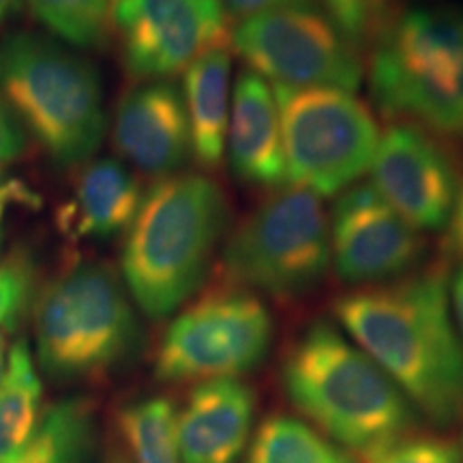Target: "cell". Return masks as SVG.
<instances>
[{"label":"cell","instance_id":"obj_1","mask_svg":"<svg viewBox=\"0 0 463 463\" xmlns=\"http://www.w3.org/2000/svg\"><path fill=\"white\" fill-rule=\"evenodd\" d=\"M337 326L395 382L420 419L463 422V341L442 269L356 288L335 303Z\"/></svg>","mask_w":463,"mask_h":463},{"label":"cell","instance_id":"obj_2","mask_svg":"<svg viewBox=\"0 0 463 463\" xmlns=\"http://www.w3.org/2000/svg\"><path fill=\"white\" fill-rule=\"evenodd\" d=\"M281 386L300 419L364 461L420 422L395 382L326 320L311 322L288 347Z\"/></svg>","mask_w":463,"mask_h":463},{"label":"cell","instance_id":"obj_3","mask_svg":"<svg viewBox=\"0 0 463 463\" xmlns=\"http://www.w3.org/2000/svg\"><path fill=\"white\" fill-rule=\"evenodd\" d=\"M228 219L223 189L204 174H172L153 184L120 256L133 303L155 320L181 309L204 283Z\"/></svg>","mask_w":463,"mask_h":463},{"label":"cell","instance_id":"obj_4","mask_svg":"<svg viewBox=\"0 0 463 463\" xmlns=\"http://www.w3.org/2000/svg\"><path fill=\"white\" fill-rule=\"evenodd\" d=\"M0 97L61 165L90 161L106 137L97 67L42 34L14 33L0 43Z\"/></svg>","mask_w":463,"mask_h":463},{"label":"cell","instance_id":"obj_5","mask_svg":"<svg viewBox=\"0 0 463 463\" xmlns=\"http://www.w3.org/2000/svg\"><path fill=\"white\" fill-rule=\"evenodd\" d=\"M369 89L389 118L463 137V7H416L392 17L373 42Z\"/></svg>","mask_w":463,"mask_h":463},{"label":"cell","instance_id":"obj_6","mask_svg":"<svg viewBox=\"0 0 463 463\" xmlns=\"http://www.w3.org/2000/svg\"><path fill=\"white\" fill-rule=\"evenodd\" d=\"M140 339L136 307L112 266L75 262L39 294L34 344L50 378H103L131 361Z\"/></svg>","mask_w":463,"mask_h":463},{"label":"cell","instance_id":"obj_7","mask_svg":"<svg viewBox=\"0 0 463 463\" xmlns=\"http://www.w3.org/2000/svg\"><path fill=\"white\" fill-rule=\"evenodd\" d=\"M230 286L292 300L320 286L331 269V232L317 195L286 187L249 213L223 245Z\"/></svg>","mask_w":463,"mask_h":463},{"label":"cell","instance_id":"obj_8","mask_svg":"<svg viewBox=\"0 0 463 463\" xmlns=\"http://www.w3.org/2000/svg\"><path fill=\"white\" fill-rule=\"evenodd\" d=\"M288 183L333 198L372 167L380 127L354 92L273 86Z\"/></svg>","mask_w":463,"mask_h":463},{"label":"cell","instance_id":"obj_9","mask_svg":"<svg viewBox=\"0 0 463 463\" xmlns=\"http://www.w3.org/2000/svg\"><path fill=\"white\" fill-rule=\"evenodd\" d=\"M275 324L258 294L236 286L208 289L165 328L155 378L167 384L241 380L269 356Z\"/></svg>","mask_w":463,"mask_h":463},{"label":"cell","instance_id":"obj_10","mask_svg":"<svg viewBox=\"0 0 463 463\" xmlns=\"http://www.w3.org/2000/svg\"><path fill=\"white\" fill-rule=\"evenodd\" d=\"M232 48L249 71L277 86L354 92L363 80L361 50L314 5L245 17L232 31Z\"/></svg>","mask_w":463,"mask_h":463},{"label":"cell","instance_id":"obj_11","mask_svg":"<svg viewBox=\"0 0 463 463\" xmlns=\"http://www.w3.org/2000/svg\"><path fill=\"white\" fill-rule=\"evenodd\" d=\"M112 28L140 82L183 73L230 37L223 0H112Z\"/></svg>","mask_w":463,"mask_h":463},{"label":"cell","instance_id":"obj_12","mask_svg":"<svg viewBox=\"0 0 463 463\" xmlns=\"http://www.w3.org/2000/svg\"><path fill=\"white\" fill-rule=\"evenodd\" d=\"M331 262L347 286L395 281L425 256V239L380 198L372 184H352L333 204Z\"/></svg>","mask_w":463,"mask_h":463},{"label":"cell","instance_id":"obj_13","mask_svg":"<svg viewBox=\"0 0 463 463\" xmlns=\"http://www.w3.org/2000/svg\"><path fill=\"white\" fill-rule=\"evenodd\" d=\"M372 187L416 230L447 228L459 198L449 153L430 131L392 123L380 136L372 161Z\"/></svg>","mask_w":463,"mask_h":463},{"label":"cell","instance_id":"obj_14","mask_svg":"<svg viewBox=\"0 0 463 463\" xmlns=\"http://www.w3.org/2000/svg\"><path fill=\"white\" fill-rule=\"evenodd\" d=\"M116 153L148 176L178 174L191 157V133L181 89L167 80L127 90L114 112Z\"/></svg>","mask_w":463,"mask_h":463},{"label":"cell","instance_id":"obj_15","mask_svg":"<svg viewBox=\"0 0 463 463\" xmlns=\"http://www.w3.org/2000/svg\"><path fill=\"white\" fill-rule=\"evenodd\" d=\"M256 391L242 380L200 382L176 410L183 463H241L256 422Z\"/></svg>","mask_w":463,"mask_h":463},{"label":"cell","instance_id":"obj_16","mask_svg":"<svg viewBox=\"0 0 463 463\" xmlns=\"http://www.w3.org/2000/svg\"><path fill=\"white\" fill-rule=\"evenodd\" d=\"M225 150L232 172L242 184L260 189L288 184L275 90L269 80L253 71H242L232 90Z\"/></svg>","mask_w":463,"mask_h":463},{"label":"cell","instance_id":"obj_17","mask_svg":"<svg viewBox=\"0 0 463 463\" xmlns=\"http://www.w3.org/2000/svg\"><path fill=\"white\" fill-rule=\"evenodd\" d=\"M144 191L136 174L116 159L80 165L71 194L56 211V228L67 241H108L129 225L140 211Z\"/></svg>","mask_w":463,"mask_h":463},{"label":"cell","instance_id":"obj_18","mask_svg":"<svg viewBox=\"0 0 463 463\" xmlns=\"http://www.w3.org/2000/svg\"><path fill=\"white\" fill-rule=\"evenodd\" d=\"M232 58L225 48L202 54L183 71V101L189 120L191 157L204 170L223 164L232 106Z\"/></svg>","mask_w":463,"mask_h":463},{"label":"cell","instance_id":"obj_19","mask_svg":"<svg viewBox=\"0 0 463 463\" xmlns=\"http://www.w3.org/2000/svg\"><path fill=\"white\" fill-rule=\"evenodd\" d=\"M95 438V408L89 399H62L43 410L33 436L0 463H90Z\"/></svg>","mask_w":463,"mask_h":463},{"label":"cell","instance_id":"obj_20","mask_svg":"<svg viewBox=\"0 0 463 463\" xmlns=\"http://www.w3.org/2000/svg\"><path fill=\"white\" fill-rule=\"evenodd\" d=\"M241 463H356V457L300 416L273 414L253 431Z\"/></svg>","mask_w":463,"mask_h":463},{"label":"cell","instance_id":"obj_21","mask_svg":"<svg viewBox=\"0 0 463 463\" xmlns=\"http://www.w3.org/2000/svg\"><path fill=\"white\" fill-rule=\"evenodd\" d=\"M43 384L34 369L31 347L17 341L9 350L7 372L0 380V461L14 455L42 419Z\"/></svg>","mask_w":463,"mask_h":463},{"label":"cell","instance_id":"obj_22","mask_svg":"<svg viewBox=\"0 0 463 463\" xmlns=\"http://www.w3.org/2000/svg\"><path fill=\"white\" fill-rule=\"evenodd\" d=\"M129 463H183L176 436V408L167 397H146L118 414Z\"/></svg>","mask_w":463,"mask_h":463},{"label":"cell","instance_id":"obj_23","mask_svg":"<svg viewBox=\"0 0 463 463\" xmlns=\"http://www.w3.org/2000/svg\"><path fill=\"white\" fill-rule=\"evenodd\" d=\"M45 28L75 48H101L112 31V0H24Z\"/></svg>","mask_w":463,"mask_h":463},{"label":"cell","instance_id":"obj_24","mask_svg":"<svg viewBox=\"0 0 463 463\" xmlns=\"http://www.w3.org/2000/svg\"><path fill=\"white\" fill-rule=\"evenodd\" d=\"M324 14L356 50L373 45L392 20L389 0H322Z\"/></svg>","mask_w":463,"mask_h":463},{"label":"cell","instance_id":"obj_25","mask_svg":"<svg viewBox=\"0 0 463 463\" xmlns=\"http://www.w3.org/2000/svg\"><path fill=\"white\" fill-rule=\"evenodd\" d=\"M367 463H463V459L455 439L436 433H410Z\"/></svg>","mask_w":463,"mask_h":463},{"label":"cell","instance_id":"obj_26","mask_svg":"<svg viewBox=\"0 0 463 463\" xmlns=\"http://www.w3.org/2000/svg\"><path fill=\"white\" fill-rule=\"evenodd\" d=\"M33 264L24 256H11L0 264V331L15 326L33 298Z\"/></svg>","mask_w":463,"mask_h":463},{"label":"cell","instance_id":"obj_27","mask_svg":"<svg viewBox=\"0 0 463 463\" xmlns=\"http://www.w3.org/2000/svg\"><path fill=\"white\" fill-rule=\"evenodd\" d=\"M28 150V136L11 108L0 97V165L14 164Z\"/></svg>","mask_w":463,"mask_h":463},{"label":"cell","instance_id":"obj_28","mask_svg":"<svg viewBox=\"0 0 463 463\" xmlns=\"http://www.w3.org/2000/svg\"><path fill=\"white\" fill-rule=\"evenodd\" d=\"M42 198L37 191H33L24 181L11 176L0 167V223L11 208H39Z\"/></svg>","mask_w":463,"mask_h":463},{"label":"cell","instance_id":"obj_29","mask_svg":"<svg viewBox=\"0 0 463 463\" xmlns=\"http://www.w3.org/2000/svg\"><path fill=\"white\" fill-rule=\"evenodd\" d=\"M309 5H314V0H223L225 11L241 20L258 14H269V11L309 7Z\"/></svg>","mask_w":463,"mask_h":463},{"label":"cell","instance_id":"obj_30","mask_svg":"<svg viewBox=\"0 0 463 463\" xmlns=\"http://www.w3.org/2000/svg\"><path fill=\"white\" fill-rule=\"evenodd\" d=\"M447 228L449 251L463 260V189L459 191V198H457V204L453 208V215H450Z\"/></svg>","mask_w":463,"mask_h":463},{"label":"cell","instance_id":"obj_31","mask_svg":"<svg viewBox=\"0 0 463 463\" xmlns=\"http://www.w3.org/2000/svg\"><path fill=\"white\" fill-rule=\"evenodd\" d=\"M449 297H450V311H453V320L459 337L463 341V262L457 273L453 275V281H449Z\"/></svg>","mask_w":463,"mask_h":463},{"label":"cell","instance_id":"obj_32","mask_svg":"<svg viewBox=\"0 0 463 463\" xmlns=\"http://www.w3.org/2000/svg\"><path fill=\"white\" fill-rule=\"evenodd\" d=\"M22 7V0H0V26L9 22Z\"/></svg>","mask_w":463,"mask_h":463},{"label":"cell","instance_id":"obj_33","mask_svg":"<svg viewBox=\"0 0 463 463\" xmlns=\"http://www.w3.org/2000/svg\"><path fill=\"white\" fill-rule=\"evenodd\" d=\"M9 363V344H7V333L0 331V380H3L5 372H7Z\"/></svg>","mask_w":463,"mask_h":463},{"label":"cell","instance_id":"obj_34","mask_svg":"<svg viewBox=\"0 0 463 463\" xmlns=\"http://www.w3.org/2000/svg\"><path fill=\"white\" fill-rule=\"evenodd\" d=\"M106 463H129V459H127L125 453H114V455L108 457Z\"/></svg>","mask_w":463,"mask_h":463},{"label":"cell","instance_id":"obj_35","mask_svg":"<svg viewBox=\"0 0 463 463\" xmlns=\"http://www.w3.org/2000/svg\"><path fill=\"white\" fill-rule=\"evenodd\" d=\"M459 447H461V459H463V439H461V444H459Z\"/></svg>","mask_w":463,"mask_h":463},{"label":"cell","instance_id":"obj_36","mask_svg":"<svg viewBox=\"0 0 463 463\" xmlns=\"http://www.w3.org/2000/svg\"><path fill=\"white\" fill-rule=\"evenodd\" d=\"M0 242H3V232H0Z\"/></svg>","mask_w":463,"mask_h":463}]
</instances>
